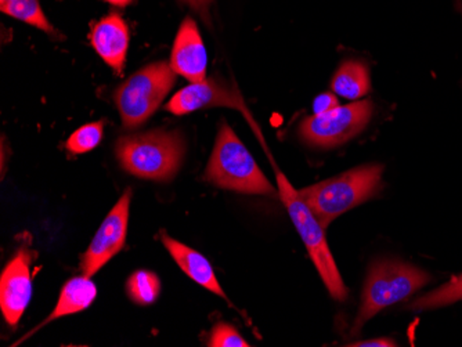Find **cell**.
<instances>
[{
	"label": "cell",
	"mask_w": 462,
	"mask_h": 347,
	"mask_svg": "<svg viewBox=\"0 0 462 347\" xmlns=\"http://www.w3.org/2000/svg\"><path fill=\"white\" fill-rule=\"evenodd\" d=\"M184 151L186 146L180 133L161 129L121 137L116 147V158L126 172L154 181L175 178Z\"/></svg>",
	"instance_id": "6da1fadb"
},
{
	"label": "cell",
	"mask_w": 462,
	"mask_h": 347,
	"mask_svg": "<svg viewBox=\"0 0 462 347\" xmlns=\"http://www.w3.org/2000/svg\"><path fill=\"white\" fill-rule=\"evenodd\" d=\"M176 72L166 61L150 64L132 75L114 95L124 128L134 129L149 121L176 84Z\"/></svg>",
	"instance_id": "8992f818"
},
{
	"label": "cell",
	"mask_w": 462,
	"mask_h": 347,
	"mask_svg": "<svg viewBox=\"0 0 462 347\" xmlns=\"http://www.w3.org/2000/svg\"><path fill=\"white\" fill-rule=\"evenodd\" d=\"M90 279L92 277L85 276V274L69 279L62 287L59 302L51 315L46 318L45 324L67 317V315H77V313L88 309L97 297V287Z\"/></svg>",
	"instance_id": "5bb4252c"
},
{
	"label": "cell",
	"mask_w": 462,
	"mask_h": 347,
	"mask_svg": "<svg viewBox=\"0 0 462 347\" xmlns=\"http://www.w3.org/2000/svg\"><path fill=\"white\" fill-rule=\"evenodd\" d=\"M462 300V274L453 277L450 281L446 282L440 288L418 297L414 302L410 303L407 307L412 312H424V310L438 309L443 306L453 305Z\"/></svg>",
	"instance_id": "e0dca14e"
},
{
	"label": "cell",
	"mask_w": 462,
	"mask_h": 347,
	"mask_svg": "<svg viewBox=\"0 0 462 347\" xmlns=\"http://www.w3.org/2000/svg\"><path fill=\"white\" fill-rule=\"evenodd\" d=\"M104 125L103 122H92L87 125L80 126L67 140L66 149L72 154L79 155L85 152L92 151L93 149L100 144L103 139Z\"/></svg>",
	"instance_id": "d6986e66"
},
{
	"label": "cell",
	"mask_w": 462,
	"mask_h": 347,
	"mask_svg": "<svg viewBox=\"0 0 462 347\" xmlns=\"http://www.w3.org/2000/svg\"><path fill=\"white\" fill-rule=\"evenodd\" d=\"M36 252L30 241L21 242L0 277V307L9 325H17L32 297V269Z\"/></svg>",
	"instance_id": "30bf717a"
},
{
	"label": "cell",
	"mask_w": 462,
	"mask_h": 347,
	"mask_svg": "<svg viewBox=\"0 0 462 347\" xmlns=\"http://www.w3.org/2000/svg\"><path fill=\"white\" fill-rule=\"evenodd\" d=\"M131 201L132 191L128 188L101 223L80 261V268L85 276H95L116 253L121 252L128 235Z\"/></svg>",
	"instance_id": "9c48e42d"
},
{
	"label": "cell",
	"mask_w": 462,
	"mask_h": 347,
	"mask_svg": "<svg viewBox=\"0 0 462 347\" xmlns=\"http://www.w3.org/2000/svg\"><path fill=\"white\" fill-rule=\"evenodd\" d=\"M430 281V274L397 259L375 261L365 279L362 305L350 333L357 335L370 318L389 306L409 299Z\"/></svg>",
	"instance_id": "277c9868"
},
{
	"label": "cell",
	"mask_w": 462,
	"mask_h": 347,
	"mask_svg": "<svg viewBox=\"0 0 462 347\" xmlns=\"http://www.w3.org/2000/svg\"><path fill=\"white\" fill-rule=\"evenodd\" d=\"M383 172V165H365L298 193L326 229L332 220L375 196Z\"/></svg>",
	"instance_id": "7a4b0ae2"
},
{
	"label": "cell",
	"mask_w": 462,
	"mask_h": 347,
	"mask_svg": "<svg viewBox=\"0 0 462 347\" xmlns=\"http://www.w3.org/2000/svg\"><path fill=\"white\" fill-rule=\"evenodd\" d=\"M90 43L96 53L103 59L104 63L110 66L116 74L124 72L126 56H128L131 32L128 24L118 13L101 18L93 25L90 32Z\"/></svg>",
	"instance_id": "7c38bea8"
},
{
	"label": "cell",
	"mask_w": 462,
	"mask_h": 347,
	"mask_svg": "<svg viewBox=\"0 0 462 347\" xmlns=\"http://www.w3.org/2000/svg\"><path fill=\"white\" fill-rule=\"evenodd\" d=\"M338 98H337L334 93H323V95L314 98L313 113H327V111L334 110V108L338 107Z\"/></svg>",
	"instance_id": "7402d4cb"
},
{
	"label": "cell",
	"mask_w": 462,
	"mask_h": 347,
	"mask_svg": "<svg viewBox=\"0 0 462 347\" xmlns=\"http://www.w3.org/2000/svg\"><path fill=\"white\" fill-rule=\"evenodd\" d=\"M214 107H227L240 111L249 122L251 128L261 137V132L246 108L245 101L237 87H230L220 78H208L202 82H196L183 87L168 101L165 110L175 115H186L204 108Z\"/></svg>",
	"instance_id": "ba28073f"
},
{
	"label": "cell",
	"mask_w": 462,
	"mask_h": 347,
	"mask_svg": "<svg viewBox=\"0 0 462 347\" xmlns=\"http://www.w3.org/2000/svg\"><path fill=\"white\" fill-rule=\"evenodd\" d=\"M104 2H107V4L116 7H126L134 4V0H104Z\"/></svg>",
	"instance_id": "cb8c5ba5"
},
{
	"label": "cell",
	"mask_w": 462,
	"mask_h": 347,
	"mask_svg": "<svg viewBox=\"0 0 462 347\" xmlns=\"http://www.w3.org/2000/svg\"><path fill=\"white\" fill-rule=\"evenodd\" d=\"M371 100L338 105L323 114H314L300 123V136L311 146L332 149L341 146L365 131L373 115Z\"/></svg>",
	"instance_id": "52a82bcc"
},
{
	"label": "cell",
	"mask_w": 462,
	"mask_h": 347,
	"mask_svg": "<svg viewBox=\"0 0 462 347\" xmlns=\"http://www.w3.org/2000/svg\"><path fill=\"white\" fill-rule=\"evenodd\" d=\"M161 241H162L166 251L172 256L173 260L178 263L179 268L187 276L190 277L197 284L201 285L202 288L214 292L217 297L227 300L225 291H223L217 276H215L212 264L208 261L205 256L194 251L193 248L179 242L178 240L168 235V233L161 232Z\"/></svg>",
	"instance_id": "4fadbf2b"
},
{
	"label": "cell",
	"mask_w": 462,
	"mask_h": 347,
	"mask_svg": "<svg viewBox=\"0 0 462 347\" xmlns=\"http://www.w3.org/2000/svg\"><path fill=\"white\" fill-rule=\"evenodd\" d=\"M352 347H393L396 346L392 339L380 338V339H370V341L355 342V343L347 344Z\"/></svg>",
	"instance_id": "603a6c76"
},
{
	"label": "cell",
	"mask_w": 462,
	"mask_h": 347,
	"mask_svg": "<svg viewBox=\"0 0 462 347\" xmlns=\"http://www.w3.org/2000/svg\"><path fill=\"white\" fill-rule=\"evenodd\" d=\"M129 297L140 306L152 305L161 292V281L152 271L139 270L126 282Z\"/></svg>",
	"instance_id": "ac0fdd59"
},
{
	"label": "cell",
	"mask_w": 462,
	"mask_h": 347,
	"mask_svg": "<svg viewBox=\"0 0 462 347\" xmlns=\"http://www.w3.org/2000/svg\"><path fill=\"white\" fill-rule=\"evenodd\" d=\"M335 95L346 100H360L370 93L371 79L367 66L359 59H346L331 80Z\"/></svg>",
	"instance_id": "9a60e30c"
},
{
	"label": "cell",
	"mask_w": 462,
	"mask_h": 347,
	"mask_svg": "<svg viewBox=\"0 0 462 347\" xmlns=\"http://www.w3.org/2000/svg\"><path fill=\"white\" fill-rule=\"evenodd\" d=\"M179 2L187 5L193 12H196L205 24L211 25V6L214 0H179Z\"/></svg>",
	"instance_id": "44dd1931"
},
{
	"label": "cell",
	"mask_w": 462,
	"mask_h": 347,
	"mask_svg": "<svg viewBox=\"0 0 462 347\" xmlns=\"http://www.w3.org/2000/svg\"><path fill=\"white\" fill-rule=\"evenodd\" d=\"M209 347H248L251 344L230 324L217 323L208 339Z\"/></svg>",
	"instance_id": "ffe728a7"
},
{
	"label": "cell",
	"mask_w": 462,
	"mask_h": 347,
	"mask_svg": "<svg viewBox=\"0 0 462 347\" xmlns=\"http://www.w3.org/2000/svg\"><path fill=\"white\" fill-rule=\"evenodd\" d=\"M457 7H458L459 12H462V5L461 0H456Z\"/></svg>",
	"instance_id": "d4e9b609"
},
{
	"label": "cell",
	"mask_w": 462,
	"mask_h": 347,
	"mask_svg": "<svg viewBox=\"0 0 462 347\" xmlns=\"http://www.w3.org/2000/svg\"><path fill=\"white\" fill-rule=\"evenodd\" d=\"M171 66L176 74L190 80L191 84L207 79V49L193 18H184L179 28L171 54Z\"/></svg>",
	"instance_id": "8fae6325"
},
{
	"label": "cell",
	"mask_w": 462,
	"mask_h": 347,
	"mask_svg": "<svg viewBox=\"0 0 462 347\" xmlns=\"http://www.w3.org/2000/svg\"><path fill=\"white\" fill-rule=\"evenodd\" d=\"M0 10L15 20L43 31L49 36L59 38V32L49 22L39 0H0Z\"/></svg>",
	"instance_id": "2e32d148"
},
{
	"label": "cell",
	"mask_w": 462,
	"mask_h": 347,
	"mask_svg": "<svg viewBox=\"0 0 462 347\" xmlns=\"http://www.w3.org/2000/svg\"><path fill=\"white\" fill-rule=\"evenodd\" d=\"M205 180L223 190L272 196L274 187L230 126L222 122Z\"/></svg>",
	"instance_id": "3957f363"
},
{
	"label": "cell",
	"mask_w": 462,
	"mask_h": 347,
	"mask_svg": "<svg viewBox=\"0 0 462 347\" xmlns=\"http://www.w3.org/2000/svg\"><path fill=\"white\" fill-rule=\"evenodd\" d=\"M276 180L277 186H279L280 198L287 208L293 226L300 233L309 256H310L314 266L318 269L329 295L335 300L344 302L347 297L346 285L344 284L341 273H339L337 263H335L334 256L329 251L326 234H324V227L321 226L318 217L314 216L311 209L306 205V202L300 198V193L291 185L287 176L280 172L277 168Z\"/></svg>",
	"instance_id": "5b68a950"
}]
</instances>
